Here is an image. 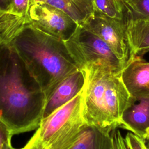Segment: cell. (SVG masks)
<instances>
[{
    "label": "cell",
    "mask_w": 149,
    "mask_h": 149,
    "mask_svg": "<svg viewBox=\"0 0 149 149\" xmlns=\"http://www.w3.org/2000/svg\"><path fill=\"white\" fill-rule=\"evenodd\" d=\"M46 95L11 44H0V121L12 135L32 131L42 119Z\"/></svg>",
    "instance_id": "obj_1"
},
{
    "label": "cell",
    "mask_w": 149,
    "mask_h": 149,
    "mask_svg": "<svg viewBox=\"0 0 149 149\" xmlns=\"http://www.w3.org/2000/svg\"><path fill=\"white\" fill-rule=\"evenodd\" d=\"M83 115L87 125L109 134L121 126L125 111L136 101L123 83L120 74L110 68L92 66L83 70Z\"/></svg>",
    "instance_id": "obj_2"
},
{
    "label": "cell",
    "mask_w": 149,
    "mask_h": 149,
    "mask_svg": "<svg viewBox=\"0 0 149 149\" xmlns=\"http://www.w3.org/2000/svg\"><path fill=\"white\" fill-rule=\"evenodd\" d=\"M11 44L45 95L63 79L80 69L64 41L45 34L31 24Z\"/></svg>",
    "instance_id": "obj_3"
},
{
    "label": "cell",
    "mask_w": 149,
    "mask_h": 149,
    "mask_svg": "<svg viewBox=\"0 0 149 149\" xmlns=\"http://www.w3.org/2000/svg\"><path fill=\"white\" fill-rule=\"evenodd\" d=\"M86 125L83 115V90L68 102L42 119L37 128L47 149H65Z\"/></svg>",
    "instance_id": "obj_4"
},
{
    "label": "cell",
    "mask_w": 149,
    "mask_h": 149,
    "mask_svg": "<svg viewBox=\"0 0 149 149\" xmlns=\"http://www.w3.org/2000/svg\"><path fill=\"white\" fill-rule=\"evenodd\" d=\"M64 42L82 70L92 66H103L120 74L125 66L107 44L82 26L78 25L73 35Z\"/></svg>",
    "instance_id": "obj_5"
},
{
    "label": "cell",
    "mask_w": 149,
    "mask_h": 149,
    "mask_svg": "<svg viewBox=\"0 0 149 149\" xmlns=\"http://www.w3.org/2000/svg\"><path fill=\"white\" fill-rule=\"evenodd\" d=\"M29 14L32 26L63 41L68 40L78 26L64 12L47 3L32 4Z\"/></svg>",
    "instance_id": "obj_6"
},
{
    "label": "cell",
    "mask_w": 149,
    "mask_h": 149,
    "mask_svg": "<svg viewBox=\"0 0 149 149\" xmlns=\"http://www.w3.org/2000/svg\"><path fill=\"white\" fill-rule=\"evenodd\" d=\"M82 26L101 38L118 59L126 64L130 54L126 37L125 20H114L93 15Z\"/></svg>",
    "instance_id": "obj_7"
},
{
    "label": "cell",
    "mask_w": 149,
    "mask_h": 149,
    "mask_svg": "<svg viewBox=\"0 0 149 149\" xmlns=\"http://www.w3.org/2000/svg\"><path fill=\"white\" fill-rule=\"evenodd\" d=\"M85 81V73L79 69L59 82L46 95L42 119L49 116L79 94L84 88Z\"/></svg>",
    "instance_id": "obj_8"
},
{
    "label": "cell",
    "mask_w": 149,
    "mask_h": 149,
    "mask_svg": "<svg viewBox=\"0 0 149 149\" xmlns=\"http://www.w3.org/2000/svg\"><path fill=\"white\" fill-rule=\"evenodd\" d=\"M120 77L133 98H149V62L140 56L130 58Z\"/></svg>",
    "instance_id": "obj_9"
},
{
    "label": "cell",
    "mask_w": 149,
    "mask_h": 149,
    "mask_svg": "<svg viewBox=\"0 0 149 149\" xmlns=\"http://www.w3.org/2000/svg\"><path fill=\"white\" fill-rule=\"evenodd\" d=\"M125 27L129 59L143 57L149 52V17H126Z\"/></svg>",
    "instance_id": "obj_10"
},
{
    "label": "cell",
    "mask_w": 149,
    "mask_h": 149,
    "mask_svg": "<svg viewBox=\"0 0 149 149\" xmlns=\"http://www.w3.org/2000/svg\"><path fill=\"white\" fill-rule=\"evenodd\" d=\"M137 100L124 113L121 126L143 139L149 127V98Z\"/></svg>",
    "instance_id": "obj_11"
},
{
    "label": "cell",
    "mask_w": 149,
    "mask_h": 149,
    "mask_svg": "<svg viewBox=\"0 0 149 149\" xmlns=\"http://www.w3.org/2000/svg\"><path fill=\"white\" fill-rule=\"evenodd\" d=\"M65 149H112L111 133H102L86 124L74 140Z\"/></svg>",
    "instance_id": "obj_12"
},
{
    "label": "cell",
    "mask_w": 149,
    "mask_h": 149,
    "mask_svg": "<svg viewBox=\"0 0 149 149\" xmlns=\"http://www.w3.org/2000/svg\"><path fill=\"white\" fill-rule=\"evenodd\" d=\"M29 16L16 14L10 10L0 13V44H9L28 26Z\"/></svg>",
    "instance_id": "obj_13"
},
{
    "label": "cell",
    "mask_w": 149,
    "mask_h": 149,
    "mask_svg": "<svg viewBox=\"0 0 149 149\" xmlns=\"http://www.w3.org/2000/svg\"><path fill=\"white\" fill-rule=\"evenodd\" d=\"M47 3L62 10L78 25L93 15V0H47Z\"/></svg>",
    "instance_id": "obj_14"
},
{
    "label": "cell",
    "mask_w": 149,
    "mask_h": 149,
    "mask_svg": "<svg viewBox=\"0 0 149 149\" xmlns=\"http://www.w3.org/2000/svg\"><path fill=\"white\" fill-rule=\"evenodd\" d=\"M94 15L124 20L126 9L122 0H93Z\"/></svg>",
    "instance_id": "obj_15"
},
{
    "label": "cell",
    "mask_w": 149,
    "mask_h": 149,
    "mask_svg": "<svg viewBox=\"0 0 149 149\" xmlns=\"http://www.w3.org/2000/svg\"><path fill=\"white\" fill-rule=\"evenodd\" d=\"M126 9V17H149V0H122Z\"/></svg>",
    "instance_id": "obj_16"
},
{
    "label": "cell",
    "mask_w": 149,
    "mask_h": 149,
    "mask_svg": "<svg viewBox=\"0 0 149 149\" xmlns=\"http://www.w3.org/2000/svg\"><path fill=\"white\" fill-rule=\"evenodd\" d=\"M31 5L30 0H12L8 10L22 16H29V12Z\"/></svg>",
    "instance_id": "obj_17"
},
{
    "label": "cell",
    "mask_w": 149,
    "mask_h": 149,
    "mask_svg": "<svg viewBox=\"0 0 149 149\" xmlns=\"http://www.w3.org/2000/svg\"><path fill=\"white\" fill-rule=\"evenodd\" d=\"M125 139L129 149H148L147 147L146 141L132 132L127 133Z\"/></svg>",
    "instance_id": "obj_18"
},
{
    "label": "cell",
    "mask_w": 149,
    "mask_h": 149,
    "mask_svg": "<svg viewBox=\"0 0 149 149\" xmlns=\"http://www.w3.org/2000/svg\"><path fill=\"white\" fill-rule=\"evenodd\" d=\"M22 149H47L41 141L40 137L36 132L27 143Z\"/></svg>",
    "instance_id": "obj_19"
},
{
    "label": "cell",
    "mask_w": 149,
    "mask_h": 149,
    "mask_svg": "<svg viewBox=\"0 0 149 149\" xmlns=\"http://www.w3.org/2000/svg\"><path fill=\"white\" fill-rule=\"evenodd\" d=\"M12 136L8 127L0 121V149H2L6 141L11 140Z\"/></svg>",
    "instance_id": "obj_20"
},
{
    "label": "cell",
    "mask_w": 149,
    "mask_h": 149,
    "mask_svg": "<svg viewBox=\"0 0 149 149\" xmlns=\"http://www.w3.org/2000/svg\"><path fill=\"white\" fill-rule=\"evenodd\" d=\"M12 0H0V13L8 10L11 5Z\"/></svg>",
    "instance_id": "obj_21"
},
{
    "label": "cell",
    "mask_w": 149,
    "mask_h": 149,
    "mask_svg": "<svg viewBox=\"0 0 149 149\" xmlns=\"http://www.w3.org/2000/svg\"><path fill=\"white\" fill-rule=\"evenodd\" d=\"M2 149H17L13 147L11 144V140L6 141L3 146ZM22 149V148H20Z\"/></svg>",
    "instance_id": "obj_22"
},
{
    "label": "cell",
    "mask_w": 149,
    "mask_h": 149,
    "mask_svg": "<svg viewBox=\"0 0 149 149\" xmlns=\"http://www.w3.org/2000/svg\"><path fill=\"white\" fill-rule=\"evenodd\" d=\"M31 5L37 3H46L47 0H30Z\"/></svg>",
    "instance_id": "obj_23"
},
{
    "label": "cell",
    "mask_w": 149,
    "mask_h": 149,
    "mask_svg": "<svg viewBox=\"0 0 149 149\" xmlns=\"http://www.w3.org/2000/svg\"><path fill=\"white\" fill-rule=\"evenodd\" d=\"M149 138V127L147 129L146 134H144V137H143V139L146 141L147 139H148Z\"/></svg>",
    "instance_id": "obj_24"
},
{
    "label": "cell",
    "mask_w": 149,
    "mask_h": 149,
    "mask_svg": "<svg viewBox=\"0 0 149 149\" xmlns=\"http://www.w3.org/2000/svg\"><path fill=\"white\" fill-rule=\"evenodd\" d=\"M146 144L147 147L149 149V138L146 140Z\"/></svg>",
    "instance_id": "obj_25"
}]
</instances>
